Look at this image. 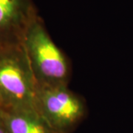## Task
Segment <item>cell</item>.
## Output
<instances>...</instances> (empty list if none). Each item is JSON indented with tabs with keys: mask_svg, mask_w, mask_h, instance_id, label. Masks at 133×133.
<instances>
[{
	"mask_svg": "<svg viewBox=\"0 0 133 133\" xmlns=\"http://www.w3.org/2000/svg\"><path fill=\"white\" fill-rule=\"evenodd\" d=\"M22 43L37 85L67 86V59L52 41L38 15L28 26Z\"/></svg>",
	"mask_w": 133,
	"mask_h": 133,
	"instance_id": "7a4b0ae2",
	"label": "cell"
},
{
	"mask_svg": "<svg viewBox=\"0 0 133 133\" xmlns=\"http://www.w3.org/2000/svg\"><path fill=\"white\" fill-rule=\"evenodd\" d=\"M37 16L32 0H0V43L22 42Z\"/></svg>",
	"mask_w": 133,
	"mask_h": 133,
	"instance_id": "277c9868",
	"label": "cell"
},
{
	"mask_svg": "<svg viewBox=\"0 0 133 133\" xmlns=\"http://www.w3.org/2000/svg\"><path fill=\"white\" fill-rule=\"evenodd\" d=\"M0 133H8L1 115H0Z\"/></svg>",
	"mask_w": 133,
	"mask_h": 133,
	"instance_id": "8992f818",
	"label": "cell"
},
{
	"mask_svg": "<svg viewBox=\"0 0 133 133\" xmlns=\"http://www.w3.org/2000/svg\"><path fill=\"white\" fill-rule=\"evenodd\" d=\"M8 133H56L36 111L0 110Z\"/></svg>",
	"mask_w": 133,
	"mask_h": 133,
	"instance_id": "5b68a950",
	"label": "cell"
},
{
	"mask_svg": "<svg viewBox=\"0 0 133 133\" xmlns=\"http://www.w3.org/2000/svg\"><path fill=\"white\" fill-rule=\"evenodd\" d=\"M36 109L56 133L71 132L86 113L82 99L64 85H37Z\"/></svg>",
	"mask_w": 133,
	"mask_h": 133,
	"instance_id": "3957f363",
	"label": "cell"
},
{
	"mask_svg": "<svg viewBox=\"0 0 133 133\" xmlns=\"http://www.w3.org/2000/svg\"><path fill=\"white\" fill-rule=\"evenodd\" d=\"M36 92L23 43H0V110L37 112Z\"/></svg>",
	"mask_w": 133,
	"mask_h": 133,
	"instance_id": "6da1fadb",
	"label": "cell"
}]
</instances>
